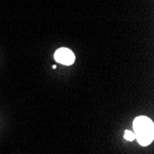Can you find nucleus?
Wrapping results in <instances>:
<instances>
[{
    "mask_svg": "<svg viewBox=\"0 0 154 154\" xmlns=\"http://www.w3.org/2000/svg\"><path fill=\"white\" fill-rule=\"evenodd\" d=\"M134 133L137 142L141 146L149 145L154 138V125L147 116H137L133 122Z\"/></svg>",
    "mask_w": 154,
    "mask_h": 154,
    "instance_id": "nucleus-1",
    "label": "nucleus"
},
{
    "mask_svg": "<svg viewBox=\"0 0 154 154\" xmlns=\"http://www.w3.org/2000/svg\"><path fill=\"white\" fill-rule=\"evenodd\" d=\"M124 137L127 139L128 141H133L134 139L136 138V135L134 132L132 131H129V130H125V134H124Z\"/></svg>",
    "mask_w": 154,
    "mask_h": 154,
    "instance_id": "nucleus-3",
    "label": "nucleus"
},
{
    "mask_svg": "<svg viewBox=\"0 0 154 154\" xmlns=\"http://www.w3.org/2000/svg\"><path fill=\"white\" fill-rule=\"evenodd\" d=\"M54 59L57 63L69 66L74 63L75 54L71 50H69L67 48H59L54 53Z\"/></svg>",
    "mask_w": 154,
    "mask_h": 154,
    "instance_id": "nucleus-2",
    "label": "nucleus"
}]
</instances>
